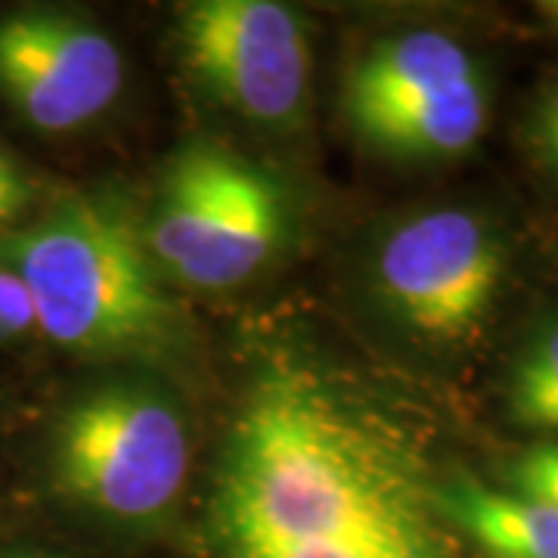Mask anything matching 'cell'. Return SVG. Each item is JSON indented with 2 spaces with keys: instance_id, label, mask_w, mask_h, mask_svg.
<instances>
[{
  "instance_id": "6da1fadb",
  "label": "cell",
  "mask_w": 558,
  "mask_h": 558,
  "mask_svg": "<svg viewBox=\"0 0 558 558\" xmlns=\"http://www.w3.org/2000/svg\"><path fill=\"white\" fill-rule=\"evenodd\" d=\"M35 326L62 351L149 360L180 351L186 326L140 220L106 193H75L0 236Z\"/></svg>"
},
{
  "instance_id": "7a4b0ae2",
  "label": "cell",
  "mask_w": 558,
  "mask_h": 558,
  "mask_svg": "<svg viewBox=\"0 0 558 558\" xmlns=\"http://www.w3.org/2000/svg\"><path fill=\"white\" fill-rule=\"evenodd\" d=\"M193 465L180 400L146 376L81 388L47 435V478L69 506L102 524L153 527L171 515Z\"/></svg>"
},
{
  "instance_id": "3957f363",
  "label": "cell",
  "mask_w": 558,
  "mask_h": 558,
  "mask_svg": "<svg viewBox=\"0 0 558 558\" xmlns=\"http://www.w3.org/2000/svg\"><path fill=\"white\" fill-rule=\"evenodd\" d=\"M140 230L168 282L227 292L274 260L289 236V202L258 161L193 140L165 165Z\"/></svg>"
},
{
  "instance_id": "277c9868",
  "label": "cell",
  "mask_w": 558,
  "mask_h": 558,
  "mask_svg": "<svg viewBox=\"0 0 558 558\" xmlns=\"http://www.w3.org/2000/svg\"><path fill=\"white\" fill-rule=\"evenodd\" d=\"M341 109L369 149L403 161L462 156L490 112L475 57L435 28L373 40L344 78Z\"/></svg>"
},
{
  "instance_id": "5b68a950",
  "label": "cell",
  "mask_w": 558,
  "mask_h": 558,
  "mask_svg": "<svg viewBox=\"0 0 558 558\" xmlns=\"http://www.w3.org/2000/svg\"><path fill=\"white\" fill-rule=\"evenodd\" d=\"M178 50L199 90L260 128H289L311 100V35L277 0H196L178 13Z\"/></svg>"
},
{
  "instance_id": "8992f818",
  "label": "cell",
  "mask_w": 558,
  "mask_h": 558,
  "mask_svg": "<svg viewBox=\"0 0 558 558\" xmlns=\"http://www.w3.org/2000/svg\"><path fill=\"white\" fill-rule=\"evenodd\" d=\"M502 274L497 230L465 208H432L400 220L373 258V289L385 314L438 344L478 332Z\"/></svg>"
},
{
  "instance_id": "52a82bcc",
  "label": "cell",
  "mask_w": 558,
  "mask_h": 558,
  "mask_svg": "<svg viewBox=\"0 0 558 558\" xmlns=\"http://www.w3.org/2000/svg\"><path fill=\"white\" fill-rule=\"evenodd\" d=\"M124 60L100 25L65 10L0 16V97L40 134H72L112 109Z\"/></svg>"
},
{
  "instance_id": "ba28073f",
  "label": "cell",
  "mask_w": 558,
  "mask_h": 558,
  "mask_svg": "<svg viewBox=\"0 0 558 558\" xmlns=\"http://www.w3.org/2000/svg\"><path fill=\"white\" fill-rule=\"evenodd\" d=\"M440 512L487 558H558V512L546 502L490 490L469 475L440 481Z\"/></svg>"
},
{
  "instance_id": "9c48e42d",
  "label": "cell",
  "mask_w": 558,
  "mask_h": 558,
  "mask_svg": "<svg viewBox=\"0 0 558 558\" xmlns=\"http://www.w3.org/2000/svg\"><path fill=\"white\" fill-rule=\"evenodd\" d=\"M509 410L521 425L558 432V326L519 360L509 381Z\"/></svg>"
},
{
  "instance_id": "30bf717a",
  "label": "cell",
  "mask_w": 558,
  "mask_h": 558,
  "mask_svg": "<svg viewBox=\"0 0 558 558\" xmlns=\"http://www.w3.org/2000/svg\"><path fill=\"white\" fill-rule=\"evenodd\" d=\"M38 180L22 159L0 143V236L35 218Z\"/></svg>"
},
{
  "instance_id": "8fae6325",
  "label": "cell",
  "mask_w": 558,
  "mask_h": 558,
  "mask_svg": "<svg viewBox=\"0 0 558 558\" xmlns=\"http://www.w3.org/2000/svg\"><path fill=\"white\" fill-rule=\"evenodd\" d=\"M512 494L546 502L558 512V444H537L509 465Z\"/></svg>"
},
{
  "instance_id": "7c38bea8",
  "label": "cell",
  "mask_w": 558,
  "mask_h": 558,
  "mask_svg": "<svg viewBox=\"0 0 558 558\" xmlns=\"http://www.w3.org/2000/svg\"><path fill=\"white\" fill-rule=\"evenodd\" d=\"M35 329V307L22 279L0 260V344L25 339Z\"/></svg>"
},
{
  "instance_id": "4fadbf2b",
  "label": "cell",
  "mask_w": 558,
  "mask_h": 558,
  "mask_svg": "<svg viewBox=\"0 0 558 558\" xmlns=\"http://www.w3.org/2000/svg\"><path fill=\"white\" fill-rule=\"evenodd\" d=\"M537 143L539 149L546 153V159L556 165L558 171V84L553 87V94L546 97L537 119Z\"/></svg>"
},
{
  "instance_id": "5bb4252c",
  "label": "cell",
  "mask_w": 558,
  "mask_h": 558,
  "mask_svg": "<svg viewBox=\"0 0 558 558\" xmlns=\"http://www.w3.org/2000/svg\"><path fill=\"white\" fill-rule=\"evenodd\" d=\"M0 558H62L50 553H0Z\"/></svg>"
}]
</instances>
